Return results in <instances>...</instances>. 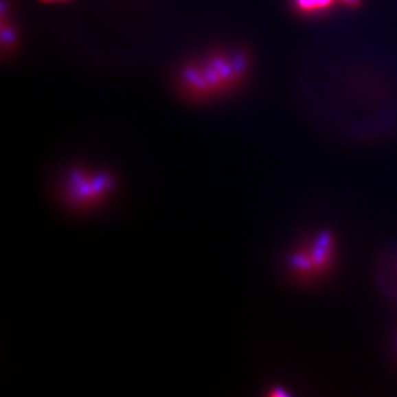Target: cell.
Here are the masks:
<instances>
[{"mask_svg":"<svg viewBox=\"0 0 397 397\" xmlns=\"http://www.w3.org/2000/svg\"><path fill=\"white\" fill-rule=\"evenodd\" d=\"M332 258V234L330 231H319L291 250L287 255L286 266L295 280H310L326 273Z\"/></svg>","mask_w":397,"mask_h":397,"instance_id":"obj_3","label":"cell"},{"mask_svg":"<svg viewBox=\"0 0 397 397\" xmlns=\"http://www.w3.org/2000/svg\"><path fill=\"white\" fill-rule=\"evenodd\" d=\"M336 3L354 6L358 0H293V6L303 14H317L327 10Z\"/></svg>","mask_w":397,"mask_h":397,"instance_id":"obj_4","label":"cell"},{"mask_svg":"<svg viewBox=\"0 0 397 397\" xmlns=\"http://www.w3.org/2000/svg\"><path fill=\"white\" fill-rule=\"evenodd\" d=\"M41 2L54 5V3H67V2H71V0H41Z\"/></svg>","mask_w":397,"mask_h":397,"instance_id":"obj_5","label":"cell"},{"mask_svg":"<svg viewBox=\"0 0 397 397\" xmlns=\"http://www.w3.org/2000/svg\"><path fill=\"white\" fill-rule=\"evenodd\" d=\"M250 56L243 49H215L192 58L177 72V90L193 103H206L231 95L243 86Z\"/></svg>","mask_w":397,"mask_h":397,"instance_id":"obj_1","label":"cell"},{"mask_svg":"<svg viewBox=\"0 0 397 397\" xmlns=\"http://www.w3.org/2000/svg\"><path fill=\"white\" fill-rule=\"evenodd\" d=\"M117 187L112 172L90 166H72L64 172L59 184V197L71 211L87 212L102 206Z\"/></svg>","mask_w":397,"mask_h":397,"instance_id":"obj_2","label":"cell"}]
</instances>
